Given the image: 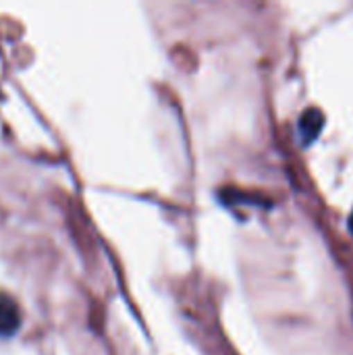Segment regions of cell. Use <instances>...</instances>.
<instances>
[{
  "mask_svg": "<svg viewBox=\"0 0 353 355\" xmlns=\"http://www.w3.org/2000/svg\"><path fill=\"white\" fill-rule=\"evenodd\" d=\"M325 127V116L318 108H310L300 119V135L304 144H312Z\"/></svg>",
  "mask_w": 353,
  "mask_h": 355,
  "instance_id": "cell-2",
  "label": "cell"
},
{
  "mask_svg": "<svg viewBox=\"0 0 353 355\" xmlns=\"http://www.w3.org/2000/svg\"><path fill=\"white\" fill-rule=\"evenodd\" d=\"M19 324H21L19 306L15 304L12 297L0 293V337H10L12 333H17Z\"/></svg>",
  "mask_w": 353,
  "mask_h": 355,
  "instance_id": "cell-1",
  "label": "cell"
},
{
  "mask_svg": "<svg viewBox=\"0 0 353 355\" xmlns=\"http://www.w3.org/2000/svg\"><path fill=\"white\" fill-rule=\"evenodd\" d=\"M350 229L353 231V212H352V216H350Z\"/></svg>",
  "mask_w": 353,
  "mask_h": 355,
  "instance_id": "cell-3",
  "label": "cell"
}]
</instances>
